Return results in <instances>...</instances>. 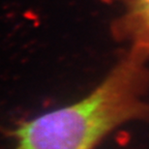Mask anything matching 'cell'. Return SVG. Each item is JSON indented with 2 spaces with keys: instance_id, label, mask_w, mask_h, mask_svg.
<instances>
[{
  "instance_id": "cell-1",
  "label": "cell",
  "mask_w": 149,
  "mask_h": 149,
  "mask_svg": "<svg viewBox=\"0 0 149 149\" xmlns=\"http://www.w3.org/2000/svg\"><path fill=\"white\" fill-rule=\"evenodd\" d=\"M128 52L79 101L19 122L12 149H95L127 122L149 120V69Z\"/></svg>"
},
{
  "instance_id": "cell-2",
  "label": "cell",
  "mask_w": 149,
  "mask_h": 149,
  "mask_svg": "<svg viewBox=\"0 0 149 149\" xmlns=\"http://www.w3.org/2000/svg\"><path fill=\"white\" fill-rule=\"evenodd\" d=\"M121 14L111 25L112 35L129 44V52L149 59V0H115Z\"/></svg>"
}]
</instances>
